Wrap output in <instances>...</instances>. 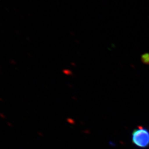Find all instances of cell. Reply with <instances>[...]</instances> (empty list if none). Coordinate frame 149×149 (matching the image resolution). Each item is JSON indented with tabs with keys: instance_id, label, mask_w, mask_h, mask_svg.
Returning <instances> with one entry per match:
<instances>
[{
	"instance_id": "7a4b0ae2",
	"label": "cell",
	"mask_w": 149,
	"mask_h": 149,
	"mask_svg": "<svg viewBox=\"0 0 149 149\" xmlns=\"http://www.w3.org/2000/svg\"><path fill=\"white\" fill-rule=\"evenodd\" d=\"M142 60L144 63H149V54H143L142 57Z\"/></svg>"
},
{
	"instance_id": "6da1fadb",
	"label": "cell",
	"mask_w": 149,
	"mask_h": 149,
	"mask_svg": "<svg viewBox=\"0 0 149 149\" xmlns=\"http://www.w3.org/2000/svg\"><path fill=\"white\" fill-rule=\"evenodd\" d=\"M132 141L139 148H147L149 146V130L142 127L134 129L132 134Z\"/></svg>"
}]
</instances>
